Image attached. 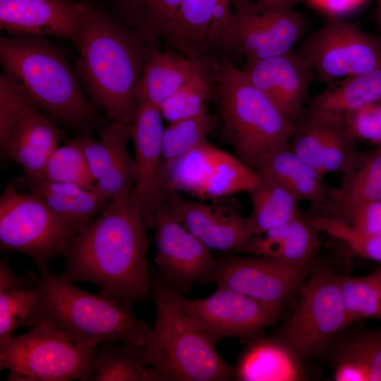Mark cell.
<instances>
[{"instance_id": "obj_1", "label": "cell", "mask_w": 381, "mask_h": 381, "mask_svg": "<svg viewBox=\"0 0 381 381\" xmlns=\"http://www.w3.org/2000/svg\"><path fill=\"white\" fill-rule=\"evenodd\" d=\"M148 238L130 201L111 202L69 243L61 274L71 282H90L102 294L131 304L152 298Z\"/></svg>"}, {"instance_id": "obj_30", "label": "cell", "mask_w": 381, "mask_h": 381, "mask_svg": "<svg viewBox=\"0 0 381 381\" xmlns=\"http://www.w3.org/2000/svg\"><path fill=\"white\" fill-rule=\"evenodd\" d=\"M257 172L259 182L248 192L253 205L248 218L255 236L286 223L300 212L298 200L286 188L270 175Z\"/></svg>"}, {"instance_id": "obj_23", "label": "cell", "mask_w": 381, "mask_h": 381, "mask_svg": "<svg viewBox=\"0 0 381 381\" xmlns=\"http://www.w3.org/2000/svg\"><path fill=\"white\" fill-rule=\"evenodd\" d=\"M320 231L299 212L286 223L254 236L239 252L282 262L310 265L322 246Z\"/></svg>"}, {"instance_id": "obj_35", "label": "cell", "mask_w": 381, "mask_h": 381, "mask_svg": "<svg viewBox=\"0 0 381 381\" xmlns=\"http://www.w3.org/2000/svg\"><path fill=\"white\" fill-rule=\"evenodd\" d=\"M260 180L258 173L237 157L219 150L214 168L199 197L218 199L242 191L248 192Z\"/></svg>"}, {"instance_id": "obj_37", "label": "cell", "mask_w": 381, "mask_h": 381, "mask_svg": "<svg viewBox=\"0 0 381 381\" xmlns=\"http://www.w3.org/2000/svg\"><path fill=\"white\" fill-rule=\"evenodd\" d=\"M217 121L218 116L207 109L197 116L169 123L163 133L161 168L206 140Z\"/></svg>"}, {"instance_id": "obj_31", "label": "cell", "mask_w": 381, "mask_h": 381, "mask_svg": "<svg viewBox=\"0 0 381 381\" xmlns=\"http://www.w3.org/2000/svg\"><path fill=\"white\" fill-rule=\"evenodd\" d=\"M219 151L206 140L162 167L161 183L165 195L182 191L199 198Z\"/></svg>"}, {"instance_id": "obj_3", "label": "cell", "mask_w": 381, "mask_h": 381, "mask_svg": "<svg viewBox=\"0 0 381 381\" xmlns=\"http://www.w3.org/2000/svg\"><path fill=\"white\" fill-rule=\"evenodd\" d=\"M34 299L23 327L47 325L75 343L97 347L104 341L143 346L150 329L130 306L82 290L49 268L40 270Z\"/></svg>"}, {"instance_id": "obj_27", "label": "cell", "mask_w": 381, "mask_h": 381, "mask_svg": "<svg viewBox=\"0 0 381 381\" xmlns=\"http://www.w3.org/2000/svg\"><path fill=\"white\" fill-rule=\"evenodd\" d=\"M265 172L286 188L298 200L313 204V210L327 211L332 202L324 183L325 174L298 157L290 148L268 157L256 171Z\"/></svg>"}, {"instance_id": "obj_15", "label": "cell", "mask_w": 381, "mask_h": 381, "mask_svg": "<svg viewBox=\"0 0 381 381\" xmlns=\"http://www.w3.org/2000/svg\"><path fill=\"white\" fill-rule=\"evenodd\" d=\"M154 227V262L162 278L179 292L188 291L196 282L208 283L218 259L186 228L166 200L156 214Z\"/></svg>"}, {"instance_id": "obj_7", "label": "cell", "mask_w": 381, "mask_h": 381, "mask_svg": "<svg viewBox=\"0 0 381 381\" xmlns=\"http://www.w3.org/2000/svg\"><path fill=\"white\" fill-rule=\"evenodd\" d=\"M97 347L83 346L39 324L0 345V369L21 373L25 381H90Z\"/></svg>"}, {"instance_id": "obj_8", "label": "cell", "mask_w": 381, "mask_h": 381, "mask_svg": "<svg viewBox=\"0 0 381 381\" xmlns=\"http://www.w3.org/2000/svg\"><path fill=\"white\" fill-rule=\"evenodd\" d=\"M77 231L43 200L8 183L0 198L1 248L25 253L39 270L65 251Z\"/></svg>"}, {"instance_id": "obj_11", "label": "cell", "mask_w": 381, "mask_h": 381, "mask_svg": "<svg viewBox=\"0 0 381 381\" xmlns=\"http://www.w3.org/2000/svg\"><path fill=\"white\" fill-rule=\"evenodd\" d=\"M296 53L326 84L381 68V39L340 16H327L322 25Z\"/></svg>"}, {"instance_id": "obj_5", "label": "cell", "mask_w": 381, "mask_h": 381, "mask_svg": "<svg viewBox=\"0 0 381 381\" xmlns=\"http://www.w3.org/2000/svg\"><path fill=\"white\" fill-rule=\"evenodd\" d=\"M223 132L237 157L257 171L274 152L289 147L297 124L289 120L222 54L214 66Z\"/></svg>"}, {"instance_id": "obj_25", "label": "cell", "mask_w": 381, "mask_h": 381, "mask_svg": "<svg viewBox=\"0 0 381 381\" xmlns=\"http://www.w3.org/2000/svg\"><path fill=\"white\" fill-rule=\"evenodd\" d=\"M381 99V68L328 84L310 100L307 116L345 120L363 107Z\"/></svg>"}, {"instance_id": "obj_41", "label": "cell", "mask_w": 381, "mask_h": 381, "mask_svg": "<svg viewBox=\"0 0 381 381\" xmlns=\"http://www.w3.org/2000/svg\"><path fill=\"white\" fill-rule=\"evenodd\" d=\"M35 288L31 290L0 291V345L8 341L13 332L23 326L30 312Z\"/></svg>"}, {"instance_id": "obj_17", "label": "cell", "mask_w": 381, "mask_h": 381, "mask_svg": "<svg viewBox=\"0 0 381 381\" xmlns=\"http://www.w3.org/2000/svg\"><path fill=\"white\" fill-rule=\"evenodd\" d=\"M214 200L212 204L190 201L176 192L165 198L186 228L210 249L239 252L255 236L250 219L230 200Z\"/></svg>"}, {"instance_id": "obj_24", "label": "cell", "mask_w": 381, "mask_h": 381, "mask_svg": "<svg viewBox=\"0 0 381 381\" xmlns=\"http://www.w3.org/2000/svg\"><path fill=\"white\" fill-rule=\"evenodd\" d=\"M231 4V0H181L163 38L165 51L193 59L214 56L208 38L214 13Z\"/></svg>"}, {"instance_id": "obj_42", "label": "cell", "mask_w": 381, "mask_h": 381, "mask_svg": "<svg viewBox=\"0 0 381 381\" xmlns=\"http://www.w3.org/2000/svg\"><path fill=\"white\" fill-rule=\"evenodd\" d=\"M344 123L355 139L381 145V99L353 113Z\"/></svg>"}, {"instance_id": "obj_26", "label": "cell", "mask_w": 381, "mask_h": 381, "mask_svg": "<svg viewBox=\"0 0 381 381\" xmlns=\"http://www.w3.org/2000/svg\"><path fill=\"white\" fill-rule=\"evenodd\" d=\"M193 59L155 47L147 59L138 88V98L159 107L162 103L215 59Z\"/></svg>"}, {"instance_id": "obj_20", "label": "cell", "mask_w": 381, "mask_h": 381, "mask_svg": "<svg viewBox=\"0 0 381 381\" xmlns=\"http://www.w3.org/2000/svg\"><path fill=\"white\" fill-rule=\"evenodd\" d=\"M131 126L113 121L95 140L82 135L86 157L96 186L111 202L128 200L135 179V161L127 149Z\"/></svg>"}, {"instance_id": "obj_43", "label": "cell", "mask_w": 381, "mask_h": 381, "mask_svg": "<svg viewBox=\"0 0 381 381\" xmlns=\"http://www.w3.org/2000/svg\"><path fill=\"white\" fill-rule=\"evenodd\" d=\"M40 280L32 272L22 276L16 274L11 268L8 261L2 259L0 263V291H22L35 289Z\"/></svg>"}, {"instance_id": "obj_45", "label": "cell", "mask_w": 381, "mask_h": 381, "mask_svg": "<svg viewBox=\"0 0 381 381\" xmlns=\"http://www.w3.org/2000/svg\"><path fill=\"white\" fill-rule=\"evenodd\" d=\"M231 1L234 6L248 2H258L268 5L292 7L295 4L303 2L304 0H231Z\"/></svg>"}, {"instance_id": "obj_6", "label": "cell", "mask_w": 381, "mask_h": 381, "mask_svg": "<svg viewBox=\"0 0 381 381\" xmlns=\"http://www.w3.org/2000/svg\"><path fill=\"white\" fill-rule=\"evenodd\" d=\"M151 288L157 313L143 345L147 364L164 381L232 380L234 366L179 308L172 286L151 277Z\"/></svg>"}, {"instance_id": "obj_13", "label": "cell", "mask_w": 381, "mask_h": 381, "mask_svg": "<svg viewBox=\"0 0 381 381\" xmlns=\"http://www.w3.org/2000/svg\"><path fill=\"white\" fill-rule=\"evenodd\" d=\"M173 288V287H172ZM177 305L216 345L226 338L248 341L274 325L282 311L236 291L217 287L211 296L190 299L173 288Z\"/></svg>"}, {"instance_id": "obj_9", "label": "cell", "mask_w": 381, "mask_h": 381, "mask_svg": "<svg viewBox=\"0 0 381 381\" xmlns=\"http://www.w3.org/2000/svg\"><path fill=\"white\" fill-rule=\"evenodd\" d=\"M61 134L11 74L0 75L1 156L18 162L27 176H42Z\"/></svg>"}, {"instance_id": "obj_44", "label": "cell", "mask_w": 381, "mask_h": 381, "mask_svg": "<svg viewBox=\"0 0 381 381\" xmlns=\"http://www.w3.org/2000/svg\"><path fill=\"white\" fill-rule=\"evenodd\" d=\"M368 0H304L327 16H340L361 7Z\"/></svg>"}, {"instance_id": "obj_40", "label": "cell", "mask_w": 381, "mask_h": 381, "mask_svg": "<svg viewBox=\"0 0 381 381\" xmlns=\"http://www.w3.org/2000/svg\"><path fill=\"white\" fill-rule=\"evenodd\" d=\"M334 210L351 227L370 235H381V200L352 202L328 194Z\"/></svg>"}, {"instance_id": "obj_16", "label": "cell", "mask_w": 381, "mask_h": 381, "mask_svg": "<svg viewBox=\"0 0 381 381\" xmlns=\"http://www.w3.org/2000/svg\"><path fill=\"white\" fill-rule=\"evenodd\" d=\"M131 125L135 147V179L130 201L146 229L154 227L156 214L165 201L161 183L164 127L159 107L139 98Z\"/></svg>"}, {"instance_id": "obj_32", "label": "cell", "mask_w": 381, "mask_h": 381, "mask_svg": "<svg viewBox=\"0 0 381 381\" xmlns=\"http://www.w3.org/2000/svg\"><path fill=\"white\" fill-rule=\"evenodd\" d=\"M327 192L352 202L381 200V147L371 152H358L343 172L340 187L327 186Z\"/></svg>"}, {"instance_id": "obj_28", "label": "cell", "mask_w": 381, "mask_h": 381, "mask_svg": "<svg viewBox=\"0 0 381 381\" xmlns=\"http://www.w3.org/2000/svg\"><path fill=\"white\" fill-rule=\"evenodd\" d=\"M331 365L341 361L357 364L369 381H381V327L375 329L351 323L317 356Z\"/></svg>"}, {"instance_id": "obj_4", "label": "cell", "mask_w": 381, "mask_h": 381, "mask_svg": "<svg viewBox=\"0 0 381 381\" xmlns=\"http://www.w3.org/2000/svg\"><path fill=\"white\" fill-rule=\"evenodd\" d=\"M4 71L20 83L33 102L55 119L90 134L99 121L93 104L64 55L44 37L18 35L0 38Z\"/></svg>"}, {"instance_id": "obj_12", "label": "cell", "mask_w": 381, "mask_h": 381, "mask_svg": "<svg viewBox=\"0 0 381 381\" xmlns=\"http://www.w3.org/2000/svg\"><path fill=\"white\" fill-rule=\"evenodd\" d=\"M308 28L304 15L292 7L248 2L234 6L223 33L219 52L247 61L292 51Z\"/></svg>"}, {"instance_id": "obj_18", "label": "cell", "mask_w": 381, "mask_h": 381, "mask_svg": "<svg viewBox=\"0 0 381 381\" xmlns=\"http://www.w3.org/2000/svg\"><path fill=\"white\" fill-rule=\"evenodd\" d=\"M85 5L71 0H0V29L13 35L54 36L80 46Z\"/></svg>"}, {"instance_id": "obj_34", "label": "cell", "mask_w": 381, "mask_h": 381, "mask_svg": "<svg viewBox=\"0 0 381 381\" xmlns=\"http://www.w3.org/2000/svg\"><path fill=\"white\" fill-rule=\"evenodd\" d=\"M339 284L351 324L369 318L381 320V274L379 270L361 277L339 275Z\"/></svg>"}, {"instance_id": "obj_29", "label": "cell", "mask_w": 381, "mask_h": 381, "mask_svg": "<svg viewBox=\"0 0 381 381\" xmlns=\"http://www.w3.org/2000/svg\"><path fill=\"white\" fill-rule=\"evenodd\" d=\"M93 381H164L146 363L143 346L108 341L97 347Z\"/></svg>"}, {"instance_id": "obj_22", "label": "cell", "mask_w": 381, "mask_h": 381, "mask_svg": "<svg viewBox=\"0 0 381 381\" xmlns=\"http://www.w3.org/2000/svg\"><path fill=\"white\" fill-rule=\"evenodd\" d=\"M305 362L280 339L261 335L249 341L234 366L232 380H303Z\"/></svg>"}, {"instance_id": "obj_47", "label": "cell", "mask_w": 381, "mask_h": 381, "mask_svg": "<svg viewBox=\"0 0 381 381\" xmlns=\"http://www.w3.org/2000/svg\"><path fill=\"white\" fill-rule=\"evenodd\" d=\"M380 17H381V0H380Z\"/></svg>"}, {"instance_id": "obj_14", "label": "cell", "mask_w": 381, "mask_h": 381, "mask_svg": "<svg viewBox=\"0 0 381 381\" xmlns=\"http://www.w3.org/2000/svg\"><path fill=\"white\" fill-rule=\"evenodd\" d=\"M310 265L288 263L273 258L230 255L218 259L209 282L246 295L282 310L298 296Z\"/></svg>"}, {"instance_id": "obj_21", "label": "cell", "mask_w": 381, "mask_h": 381, "mask_svg": "<svg viewBox=\"0 0 381 381\" xmlns=\"http://www.w3.org/2000/svg\"><path fill=\"white\" fill-rule=\"evenodd\" d=\"M12 183L17 188L26 189L40 198L78 234L111 202L96 184L93 188L86 189L25 174L16 178Z\"/></svg>"}, {"instance_id": "obj_38", "label": "cell", "mask_w": 381, "mask_h": 381, "mask_svg": "<svg viewBox=\"0 0 381 381\" xmlns=\"http://www.w3.org/2000/svg\"><path fill=\"white\" fill-rule=\"evenodd\" d=\"M318 119H321L324 125L325 173H343L351 165L358 153L355 148L356 139L344 122Z\"/></svg>"}, {"instance_id": "obj_48", "label": "cell", "mask_w": 381, "mask_h": 381, "mask_svg": "<svg viewBox=\"0 0 381 381\" xmlns=\"http://www.w3.org/2000/svg\"><path fill=\"white\" fill-rule=\"evenodd\" d=\"M379 272H380V274H381V270H379Z\"/></svg>"}, {"instance_id": "obj_2", "label": "cell", "mask_w": 381, "mask_h": 381, "mask_svg": "<svg viewBox=\"0 0 381 381\" xmlns=\"http://www.w3.org/2000/svg\"><path fill=\"white\" fill-rule=\"evenodd\" d=\"M75 71L94 103L113 121L131 126L138 88L156 43L88 2Z\"/></svg>"}, {"instance_id": "obj_33", "label": "cell", "mask_w": 381, "mask_h": 381, "mask_svg": "<svg viewBox=\"0 0 381 381\" xmlns=\"http://www.w3.org/2000/svg\"><path fill=\"white\" fill-rule=\"evenodd\" d=\"M216 59L162 103L159 109L166 121L172 123L190 118L207 109V102L216 97L214 77Z\"/></svg>"}, {"instance_id": "obj_19", "label": "cell", "mask_w": 381, "mask_h": 381, "mask_svg": "<svg viewBox=\"0 0 381 381\" xmlns=\"http://www.w3.org/2000/svg\"><path fill=\"white\" fill-rule=\"evenodd\" d=\"M241 71L289 120L298 124L308 90L315 78L312 68L303 58L290 51L247 61Z\"/></svg>"}, {"instance_id": "obj_39", "label": "cell", "mask_w": 381, "mask_h": 381, "mask_svg": "<svg viewBox=\"0 0 381 381\" xmlns=\"http://www.w3.org/2000/svg\"><path fill=\"white\" fill-rule=\"evenodd\" d=\"M289 148L302 160L324 171V125L321 119L308 116L297 124Z\"/></svg>"}, {"instance_id": "obj_10", "label": "cell", "mask_w": 381, "mask_h": 381, "mask_svg": "<svg viewBox=\"0 0 381 381\" xmlns=\"http://www.w3.org/2000/svg\"><path fill=\"white\" fill-rule=\"evenodd\" d=\"M294 310L274 336L308 361L350 325L341 295L339 275L323 269L309 272Z\"/></svg>"}, {"instance_id": "obj_46", "label": "cell", "mask_w": 381, "mask_h": 381, "mask_svg": "<svg viewBox=\"0 0 381 381\" xmlns=\"http://www.w3.org/2000/svg\"><path fill=\"white\" fill-rule=\"evenodd\" d=\"M127 0H113L115 6V11L120 8Z\"/></svg>"}, {"instance_id": "obj_36", "label": "cell", "mask_w": 381, "mask_h": 381, "mask_svg": "<svg viewBox=\"0 0 381 381\" xmlns=\"http://www.w3.org/2000/svg\"><path fill=\"white\" fill-rule=\"evenodd\" d=\"M42 176L86 189L94 188L96 180L90 169L82 138L69 140L57 147L49 158Z\"/></svg>"}]
</instances>
